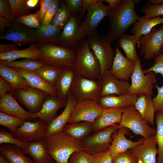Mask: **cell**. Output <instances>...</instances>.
<instances>
[{
    "label": "cell",
    "instance_id": "1",
    "mask_svg": "<svg viewBox=\"0 0 163 163\" xmlns=\"http://www.w3.org/2000/svg\"><path fill=\"white\" fill-rule=\"evenodd\" d=\"M134 0H121L117 7L108 15L107 37L118 40L126 30L140 18L136 13Z\"/></svg>",
    "mask_w": 163,
    "mask_h": 163
},
{
    "label": "cell",
    "instance_id": "2",
    "mask_svg": "<svg viewBox=\"0 0 163 163\" xmlns=\"http://www.w3.org/2000/svg\"><path fill=\"white\" fill-rule=\"evenodd\" d=\"M44 139L47 152L56 163H68L73 153L83 150L81 141L64 131Z\"/></svg>",
    "mask_w": 163,
    "mask_h": 163
},
{
    "label": "cell",
    "instance_id": "3",
    "mask_svg": "<svg viewBox=\"0 0 163 163\" xmlns=\"http://www.w3.org/2000/svg\"><path fill=\"white\" fill-rule=\"evenodd\" d=\"M36 45L40 51L38 60L46 64L60 68L73 67L77 56L76 49L50 43Z\"/></svg>",
    "mask_w": 163,
    "mask_h": 163
},
{
    "label": "cell",
    "instance_id": "4",
    "mask_svg": "<svg viewBox=\"0 0 163 163\" xmlns=\"http://www.w3.org/2000/svg\"><path fill=\"white\" fill-rule=\"evenodd\" d=\"M76 51V58L72 67L75 73L90 79L98 80L101 74L100 64L86 40L78 45Z\"/></svg>",
    "mask_w": 163,
    "mask_h": 163
},
{
    "label": "cell",
    "instance_id": "5",
    "mask_svg": "<svg viewBox=\"0 0 163 163\" xmlns=\"http://www.w3.org/2000/svg\"><path fill=\"white\" fill-rule=\"evenodd\" d=\"M86 41L99 62L101 75L107 70H109L113 64L115 55L111 46L113 40L96 32L88 35Z\"/></svg>",
    "mask_w": 163,
    "mask_h": 163
},
{
    "label": "cell",
    "instance_id": "6",
    "mask_svg": "<svg viewBox=\"0 0 163 163\" xmlns=\"http://www.w3.org/2000/svg\"><path fill=\"white\" fill-rule=\"evenodd\" d=\"M101 90L99 80L90 79L75 73L70 91L77 103L90 100L98 103Z\"/></svg>",
    "mask_w": 163,
    "mask_h": 163
},
{
    "label": "cell",
    "instance_id": "7",
    "mask_svg": "<svg viewBox=\"0 0 163 163\" xmlns=\"http://www.w3.org/2000/svg\"><path fill=\"white\" fill-rule=\"evenodd\" d=\"M119 128V125L114 124L90 135L82 141L83 150L91 155L109 150L113 134Z\"/></svg>",
    "mask_w": 163,
    "mask_h": 163
},
{
    "label": "cell",
    "instance_id": "8",
    "mask_svg": "<svg viewBox=\"0 0 163 163\" xmlns=\"http://www.w3.org/2000/svg\"><path fill=\"white\" fill-rule=\"evenodd\" d=\"M118 123L120 128H126L136 135H139L144 139L156 134V129L152 127L144 120L134 105L125 108Z\"/></svg>",
    "mask_w": 163,
    "mask_h": 163
},
{
    "label": "cell",
    "instance_id": "9",
    "mask_svg": "<svg viewBox=\"0 0 163 163\" xmlns=\"http://www.w3.org/2000/svg\"><path fill=\"white\" fill-rule=\"evenodd\" d=\"M131 84L129 94L153 96V84L157 82L155 74L152 72L145 74L139 58L135 63L134 70L131 76Z\"/></svg>",
    "mask_w": 163,
    "mask_h": 163
},
{
    "label": "cell",
    "instance_id": "10",
    "mask_svg": "<svg viewBox=\"0 0 163 163\" xmlns=\"http://www.w3.org/2000/svg\"><path fill=\"white\" fill-rule=\"evenodd\" d=\"M104 2L103 0H96L88 8L86 16L80 27V34L84 38L96 32L99 24L105 17L108 16L110 11L109 7Z\"/></svg>",
    "mask_w": 163,
    "mask_h": 163
},
{
    "label": "cell",
    "instance_id": "11",
    "mask_svg": "<svg viewBox=\"0 0 163 163\" xmlns=\"http://www.w3.org/2000/svg\"><path fill=\"white\" fill-rule=\"evenodd\" d=\"M141 48L139 53L144 55V59L150 60L162 53L163 46V25L159 29L153 28L149 33L141 36L137 43Z\"/></svg>",
    "mask_w": 163,
    "mask_h": 163
},
{
    "label": "cell",
    "instance_id": "12",
    "mask_svg": "<svg viewBox=\"0 0 163 163\" xmlns=\"http://www.w3.org/2000/svg\"><path fill=\"white\" fill-rule=\"evenodd\" d=\"M48 124L39 118L34 122L27 120L13 134L14 137L26 143L44 139Z\"/></svg>",
    "mask_w": 163,
    "mask_h": 163
},
{
    "label": "cell",
    "instance_id": "13",
    "mask_svg": "<svg viewBox=\"0 0 163 163\" xmlns=\"http://www.w3.org/2000/svg\"><path fill=\"white\" fill-rule=\"evenodd\" d=\"M104 107L92 100H86L77 103L73 108L68 123L82 122L93 123L102 112Z\"/></svg>",
    "mask_w": 163,
    "mask_h": 163
},
{
    "label": "cell",
    "instance_id": "14",
    "mask_svg": "<svg viewBox=\"0 0 163 163\" xmlns=\"http://www.w3.org/2000/svg\"><path fill=\"white\" fill-rule=\"evenodd\" d=\"M82 16L72 13L61 31L57 44L76 49L84 37L80 32Z\"/></svg>",
    "mask_w": 163,
    "mask_h": 163
},
{
    "label": "cell",
    "instance_id": "15",
    "mask_svg": "<svg viewBox=\"0 0 163 163\" xmlns=\"http://www.w3.org/2000/svg\"><path fill=\"white\" fill-rule=\"evenodd\" d=\"M12 92L16 98L26 107L29 112L33 113L40 110L45 99L49 95L35 88L31 90L17 89Z\"/></svg>",
    "mask_w": 163,
    "mask_h": 163
},
{
    "label": "cell",
    "instance_id": "16",
    "mask_svg": "<svg viewBox=\"0 0 163 163\" xmlns=\"http://www.w3.org/2000/svg\"><path fill=\"white\" fill-rule=\"evenodd\" d=\"M101 85V97L129 94L130 84L128 81L120 80L113 75L109 70L101 75L98 79Z\"/></svg>",
    "mask_w": 163,
    "mask_h": 163
},
{
    "label": "cell",
    "instance_id": "17",
    "mask_svg": "<svg viewBox=\"0 0 163 163\" xmlns=\"http://www.w3.org/2000/svg\"><path fill=\"white\" fill-rule=\"evenodd\" d=\"M0 39L10 40L17 44L32 43L36 41V29L15 21L7 31L0 36Z\"/></svg>",
    "mask_w": 163,
    "mask_h": 163
},
{
    "label": "cell",
    "instance_id": "18",
    "mask_svg": "<svg viewBox=\"0 0 163 163\" xmlns=\"http://www.w3.org/2000/svg\"><path fill=\"white\" fill-rule=\"evenodd\" d=\"M155 135L145 139L143 142L128 151L137 163H157L158 150Z\"/></svg>",
    "mask_w": 163,
    "mask_h": 163
},
{
    "label": "cell",
    "instance_id": "19",
    "mask_svg": "<svg viewBox=\"0 0 163 163\" xmlns=\"http://www.w3.org/2000/svg\"><path fill=\"white\" fill-rule=\"evenodd\" d=\"M110 72L117 79L128 81L135 68V63L124 56L117 46Z\"/></svg>",
    "mask_w": 163,
    "mask_h": 163
},
{
    "label": "cell",
    "instance_id": "20",
    "mask_svg": "<svg viewBox=\"0 0 163 163\" xmlns=\"http://www.w3.org/2000/svg\"><path fill=\"white\" fill-rule=\"evenodd\" d=\"M129 130L120 128L113 134V140L109 149L112 157L127 151L143 142L145 139L142 137L136 142L127 139L126 135L129 134Z\"/></svg>",
    "mask_w": 163,
    "mask_h": 163
},
{
    "label": "cell",
    "instance_id": "21",
    "mask_svg": "<svg viewBox=\"0 0 163 163\" xmlns=\"http://www.w3.org/2000/svg\"><path fill=\"white\" fill-rule=\"evenodd\" d=\"M77 103L69 91L67 95L66 104L64 109L61 114L49 123L44 139L63 131Z\"/></svg>",
    "mask_w": 163,
    "mask_h": 163
},
{
    "label": "cell",
    "instance_id": "22",
    "mask_svg": "<svg viewBox=\"0 0 163 163\" xmlns=\"http://www.w3.org/2000/svg\"><path fill=\"white\" fill-rule=\"evenodd\" d=\"M66 102L67 100H62L56 96L48 95L40 110L34 113V118L35 120L39 118L49 123L57 117V111L65 106Z\"/></svg>",
    "mask_w": 163,
    "mask_h": 163
},
{
    "label": "cell",
    "instance_id": "23",
    "mask_svg": "<svg viewBox=\"0 0 163 163\" xmlns=\"http://www.w3.org/2000/svg\"><path fill=\"white\" fill-rule=\"evenodd\" d=\"M0 111L26 121L35 120L34 113L24 109L18 104L12 92L8 93L0 99Z\"/></svg>",
    "mask_w": 163,
    "mask_h": 163
},
{
    "label": "cell",
    "instance_id": "24",
    "mask_svg": "<svg viewBox=\"0 0 163 163\" xmlns=\"http://www.w3.org/2000/svg\"><path fill=\"white\" fill-rule=\"evenodd\" d=\"M22 150L31 156L35 163H55L47 152L44 139L27 142Z\"/></svg>",
    "mask_w": 163,
    "mask_h": 163
},
{
    "label": "cell",
    "instance_id": "25",
    "mask_svg": "<svg viewBox=\"0 0 163 163\" xmlns=\"http://www.w3.org/2000/svg\"><path fill=\"white\" fill-rule=\"evenodd\" d=\"M126 108H104L100 115L92 123L93 131H97L119 123Z\"/></svg>",
    "mask_w": 163,
    "mask_h": 163
},
{
    "label": "cell",
    "instance_id": "26",
    "mask_svg": "<svg viewBox=\"0 0 163 163\" xmlns=\"http://www.w3.org/2000/svg\"><path fill=\"white\" fill-rule=\"evenodd\" d=\"M14 69L25 79L32 88L42 91L49 95L57 97L54 87L34 71L21 69Z\"/></svg>",
    "mask_w": 163,
    "mask_h": 163
},
{
    "label": "cell",
    "instance_id": "27",
    "mask_svg": "<svg viewBox=\"0 0 163 163\" xmlns=\"http://www.w3.org/2000/svg\"><path fill=\"white\" fill-rule=\"evenodd\" d=\"M75 74L72 67L62 68L54 86L58 98L67 100Z\"/></svg>",
    "mask_w": 163,
    "mask_h": 163
},
{
    "label": "cell",
    "instance_id": "28",
    "mask_svg": "<svg viewBox=\"0 0 163 163\" xmlns=\"http://www.w3.org/2000/svg\"><path fill=\"white\" fill-rule=\"evenodd\" d=\"M139 95L128 94L123 95H111L101 97L99 104L105 108H124L134 105Z\"/></svg>",
    "mask_w": 163,
    "mask_h": 163
},
{
    "label": "cell",
    "instance_id": "29",
    "mask_svg": "<svg viewBox=\"0 0 163 163\" xmlns=\"http://www.w3.org/2000/svg\"><path fill=\"white\" fill-rule=\"evenodd\" d=\"M134 106L144 121L150 125H154L155 111L152 97L140 95Z\"/></svg>",
    "mask_w": 163,
    "mask_h": 163
},
{
    "label": "cell",
    "instance_id": "30",
    "mask_svg": "<svg viewBox=\"0 0 163 163\" xmlns=\"http://www.w3.org/2000/svg\"><path fill=\"white\" fill-rule=\"evenodd\" d=\"M0 77L7 81L14 89L31 90L25 79L14 68L0 64Z\"/></svg>",
    "mask_w": 163,
    "mask_h": 163
},
{
    "label": "cell",
    "instance_id": "31",
    "mask_svg": "<svg viewBox=\"0 0 163 163\" xmlns=\"http://www.w3.org/2000/svg\"><path fill=\"white\" fill-rule=\"evenodd\" d=\"M162 23L163 18L158 16L149 18L144 15L140 17L133 24L130 32L135 36L138 42L141 36L149 33L155 26Z\"/></svg>",
    "mask_w": 163,
    "mask_h": 163
},
{
    "label": "cell",
    "instance_id": "32",
    "mask_svg": "<svg viewBox=\"0 0 163 163\" xmlns=\"http://www.w3.org/2000/svg\"><path fill=\"white\" fill-rule=\"evenodd\" d=\"M40 55L39 49L35 44H32L25 49L0 53V60L13 61L19 58L38 60Z\"/></svg>",
    "mask_w": 163,
    "mask_h": 163
},
{
    "label": "cell",
    "instance_id": "33",
    "mask_svg": "<svg viewBox=\"0 0 163 163\" xmlns=\"http://www.w3.org/2000/svg\"><path fill=\"white\" fill-rule=\"evenodd\" d=\"M1 154L6 157L9 163H35L30 158L26 157L22 149L10 144L0 145Z\"/></svg>",
    "mask_w": 163,
    "mask_h": 163
},
{
    "label": "cell",
    "instance_id": "34",
    "mask_svg": "<svg viewBox=\"0 0 163 163\" xmlns=\"http://www.w3.org/2000/svg\"><path fill=\"white\" fill-rule=\"evenodd\" d=\"M61 31L59 28L52 24L41 26L36 29V41L57 44Z\"/></svg>",
    "mask_w": 163,
    "mask_h": 163
},
{
    "label": "cell",
    "instance_id": "35",
    "mask_svg": "<svg viewBox=\"0 0 163 163\" xmlns=\"http://www.w3.org/2000/svg\"><path fill=\"white\" fill-rule=\"evenodd\" d=\"M93 131L92 123L84 121L67 124L63 131L82 141Z\"/></svg>",
    "mask_w": 163,
    "mask_h": 163
},
{
    "label": "cell",
    "instance_id": "36",
    "mask_svg": "<svg viewBox=\"0 0 163 163\" xmlns=\"http://www.w3.org/2000/svg\"><path fill=\"white\" fill-rule=\"evenodd\" d=\"M137 42L135 36L125 34L117 40L118 45L123 50L126 57L135 63L139 59L136 49Z\"/></svg>",
    "mask_w": 163,
    "mask_h": 163
},
{
    "label": "cell",
    "instance_id": "37",
    "mask_svg": "<svg viewBox=\"0 0 163 163\" xmlns=\"http://www.w3.org/2000/svg\"><path fill=\"white\" fill-rule=\"evenodd\" d=\"M0 64L12 68L31 71H34L46 65L38 59H25L19 61L0 60Z\"/></svg>",
    "mask_w": 163,
    "mask_h": 163
},
{
    "label": "cell",
    "instance_id": "38",
    "mask_svg": "<svg viewBox=\"0 0 163 163\" xmlns=\"http://www.w3.org/2000/svg\"><path fill=\"white\" fill-rule=\"evenodd\" d=\"M72 13L68 8L64 1H60L57 10L51 24L62 30L69 20Z\"/></svg>",
    "mask_w": 163,
    "mask_h": 163
},
{
    "label": "cell",
    "instance_id": "39",
    "mask_svg": "<svg viewBox=\"0 0 163 163\" xmlns=\"http://www.w3.org/2000/svg\"><path fill=\"white\" fill-rule=\"evenodd\" d=\"M155 119L156 126L155 135L158 150L157 163H163V112H156Z\"/></svg>",
    "mask_w": 163,
    "mask_h": 163
},
{
    "label": "cell",
    "instance_id": "40",
    "mask_svg": "<svg viewBox=\"0 0 163 163\" xmlns=\"http://www.w3.org/2000/svg\"><path fill=\"white\" fill-rule=\"evenodd\" d=\"M61 69L46 64L33 71L54 87Z\"/></svg>",
    "mask_w": 163,
    "mask_h": 163
},
{
    "label": "cell",
    "instance_id": "41",
    "mask_svg": "<svg viewBox=\"0 0 163 163\" xmlns=\"http://www.w3.org/2000/svg\"><path fill=\"white\" fill-rule=\"evenodd\" d=\"M25 121L18 117L0 111V125L8 128L13 133Z\"/></svg>",
    "mask_w": 163,
    "mask_h": 163
},
{
    "label": "cell",
    "instance_id": "42",
    "mask_svg": "<svg viewBox=\"0 0 163 163\" xmlns=\"http://www.w3.org/2000/svg\"><path fill=\"white\" fill-rule=\"evenodd\" d=\"M12 14L16 20L20 17L29 14L31 9L27 4V0H8Z\"/></svg>",
    "mask_w": 163,
    "mask_h": 163
},
{
    "label": "cell",
    "instance_id": "43",
    "mask_svg": "<svg viewBox=\"0 0 163 163\" xmlns=\"http://www.w3.org/2000/svg\"><path fill=\"white\" fill-rule=\"evenodd\" d=\"M16 21L32 29H37L41 26L40 20L39 10L34 14H30L21 16Z\"/></svg>",
    "mask_w": 163,
    "mask_h": 163
},
{
    "label": "cell",
    "instance_id": "44",
    "mask_svg": "<svg viewBox=\"0 0 163 163\" xmlns=\"http://www.w3.org/2000/svg\"><path fill=\"white\" fill-rule=\"evenodd\" d=\"M27 143L16 138L13 134L3 129L0 130V144H10L15 145L21 149L24 147Z\"/></svg>",
    "mask_w": 163,
    "mask_h": 163
},
{
    "label": "cell",
    "instance_id": "45",
    "mask_svg": "<svg viewBox=\"0 0 163 163\" xmlns=\"http://www.w3.org/2000/svg\"><path fill=\"white\" fill-rule=\"evenodd\" d=\"M140 11L148 18L159 16L163 15V3L154 5L148 3L140 9Z\"/></svg>",
    "mask_w": 163,
    "mask_h": 163
},
{
    "label": "cell",
    "instance_id": "46",
    "mask_svg": "<svg viewBox=\"0 0 163 163\" xmlns=\"http://www.w3.org/2000/svg\"><path fill=\"white\" fill-rule=\"evenodd\" d=\"M92 155L82 150L73 153L68 163H92Z\"/></svg>",
    "mask_w": 163,
    "mask_h": 163
},
{
    "label": "cell",
    "instance_id": "47",
    "mask_svg": "<svg viewBox=\"0 0 163 163\" xmlns=\"http://www.w3.org/2000/svg\"><path fill=\"white\" fill-rule=\"evenodd\" d=\"M155 63L150 67L143 70L145 74L152 72L156 74H160L163 77V53L156 56L154 58Z\"/></svg>",
    "mask_w": 163,
    "mask_h": 163
},
{
    "label": "cell",
    "instance_id": "48",
    "mask_svg": "<svg viewBox=\"0 0 163 163\" xmlns=\"http://www.w3.org/2000/svg\"><path fill=\"white\" fill-rule=\"evenodd\" d=\"M60 2V1L59 0H53L41 23V26L51 24L52 20L57 10Z\"/></svg>",
    "mask_w": 163,
    "mask_h": 163
},
{
    "label": "cell",
    "instance_id": "49",
    "mask_svg": "<svg viewBox=\"0 0 163 163\" xmlns=\"http://www.w3.org/2000/svg\"><path fill=\"white\" fill-rule=\"evenodd\" d=\"M0 16L13 22L16 21L12 14L9 0H0Z\"/></svg>",
    "mask_w": 163,
    "mask_h": 163
},
{
    "label": "cell",
    "instance_id": "50",
    "mask_svg": "<svg viewBox=\"0 0 163 163\" xmlns=\"http://www.w3.org/2000/svg\"><path fill=\"white\" fill-rule=\"evenodd\" d=\"M112 163H137L132 154L128 151L112 157Z\"/></svg>",
    "mask_w": 163,
    "mask_h": 163
},
{
    "label": "cell",
    "instance_id": "51",
    "mask_svg": "<svg viewBox=\"0 0 163 163\" xmlns=\"http://www.w3.org/2000/svg\"><path fill=\"white\" fill-rule=\"evenodd\" d=\"M155 86L158 93L152 99L155 111V112H163V84L161 87L157 85Z\"/></svg>",
    "mask_w": 163,
    "mask_h": 163
},
{
    "label": "cell",
    "instance_id": "52",
    "mask_svg": "<svg viewBox=\"0 0 163 163\" xmlns=\"http://www.w3.org/2000/svg\"><path fill=\"white\" fill-rule=\"evenodd\" d=\"M112 157L109 150L92 155V163H112Z\"/></svg>",
    "mask_w": 163,
    "mask_h": 163
},
{
    "label": "cell",
    "instance_id": "53",
    "mask_svg": "<svg viewBox=\"0 0 163 163\" xmlns=\"http://www.w3.org/2000/svg\"><path fill=\"white\" fill-rule=\"evenodd\" d=\"M64 1L68 8L72 13L81 16L82 0H65Z\"/></svg>",
    "mask_w": 163,
    "mask_h": 163
},
{
    "label": "cell",
    "instance_id": "54",
    "mask_svg": "<svg viewBox=\"0 0 163 163\" xmlns=\"http://www.w3.org/2000/svg\"><path fill=\"white\" fill-rule=\"evenodd\" d=\"M53 0H40L39 4L40 6V20L41 23L44 16L49 10Z\"/></svg>",
    "mask_w": 163,
    "mask_h": 163
},
{
    "label": "cell",
    "instance_id": "55",
    "mask_svg": "<svg viewBox=\"0 0 163 163\" xmlns=\"http://www.w3.org/2000/svg\"><path fill=\"white\" fill-rule=\"evenodd\" d=\"M14 90L7 81L1 77H0V98L8 92H13Z\"/></svg>",
    "mask_w": 163,
    "mask_h": 163
},
{
    "label": "cell",
    "instance_id": "56",
    "mask_svg": "<svg viewBox=\"0 0 163 163\" xmlns=\"http://www.w3.org/2000/svg\"><path fill=\"white\" fill-rule=\"evenodd\" d=\"M13 22L0 16V33L2 34L6 28H10Z\"/></svg>",
    "mask_w": 163,
    "mask_h": 163
},
{
    "label": "cell",
    "instance_id": "57",
    "mask_svg": "<svg viewBox=\"0 0 163 163\" xmlns=\"http://www.w3.org/2000/svg\"><path fill=\"white\" fill-rule=\"evenodd\" d=\"M17 44L14 43L9 44L0 43V53H5L17 50Z\"/></svg>",
    "mask_w": 163,
    "mask_h": 163
},
{
    "label": "cell",
    "instance_id": "58",
    "mask_svg": "<svg viewBox=\"0 0 163 163\" xmlns=\"http://www.w3.org/2000/svg\"><path fill=\"white\" fill-rule=\"evenodd\" d=\"M96 0H82L81 15L82 16L87 11L90 5Z\"/></svg>",
    "mask_w": 163,
    "mask_h": 163
},
{
    "label": "cell",
    "instance_id": "59",
    "mask_svg": "<svg viewBox=\"0 0 163 163\" xmlns=\"http://www.w3.org/2000/svg\"><path fill=\"white\" fill-rule=\"evenodd\" d=\"M121 1V0H104V1L109 4L110 11H112L117 7Z\"/></svg>",
    "mask_w": 163,
    "mask_h": 163
},
{
    "label": "cell",
    "instance_id": "60",
    "mask_svg": "<svg viewBox=\"0 0 163 163\" xmlns=\"http://www.w3.org/2000/svg\"><path fill=\"white\" fill-rule=\"evenodd\" d=\"M39 2L40 0H27V4L28 7L31 9L36 7Z\"/></svg>",
    "mask_w": 163,
    "mask_h": 163
},
{
    "label": "cell",
    "instance_id": "61",
    "mask_svg": "<svg viewBox=\"0 0 163 163\" xmlns=\"http://www.w3.org/2000/svg\"><path fill=\"white\" fill-rule=\"evenodd\" d=\"M149 3L154 5H158L163 3V0H149Z\"/></svg>",
    "mask_w": 163,
    "mask_h": 163
},
{
    "label": "cell",
    "instance_id": "62",
    "mask_svg": "<svg viewBox=\"0 0 163 163\" xmlns=\"http://www.w3.org/2000/svg\"><path fill=\"white\" fill-rule=\"evenodd\" d=\"M0 163H9L8 159L2 155H0Z\"/></svg>",
    "mask_w": 163,
    "mask_h": 163
},
{
    "label": "cell",
    "instance_id": "63",
    "mask_svg": "<svg viewBox=\"0 0 163 163\" xmlns=\"http://www.w3.org/2000/svg\"><path fill=\"white\" fill-rule=\"evenodd\" d=\"M161 52H162V53H163V46L162 48V50H161Z\"/></svg>",
    "mask_w": 163,
    "mask_h": 163
}]
</instances>
